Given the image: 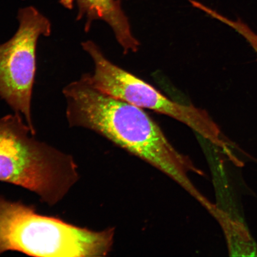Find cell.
I'll return each instance as SVG.
<instances>
[{
  "mask_svg": "<svg viewBox=\"0 0 257 257\" xmlns=\"http://www.w3.org/2000/svg\"><path fill=\"white\" fill-rule=\"evenodd\" d=\"M63 94L70 127L95 132L169 177L199 203L204 201L189 177L204 173L177 150L143 108L99 91L84 75Z\"/></svg>",
  "mask_w": 257,
  "mask_h": 257,
  "instance_id": "obj_1",
  "label": "cell"
},
{
  "mask_svg": "<svg viewBox=\"0 0 257 257\" xmlns=\"http://www.w3.org/2000/svg\"><path fill=\"white\" fill-rule=\"evenodd\" d=\"M22 115L0 118V181L33 192L54 206L79 178L73 157L36 139Z\"/></svg>",
  "mask_w": 257,
  "mask_h": 257,
  "instance_id": "obj_2",
  "label": "cell"
},
{
  "mask_svg": "<svg viewBox=\"0 0 257 257\" xmlns=\"http://www.w3.org/2000/svg\"><path fill=\"white\" fill-rule=\"evenodd\" d=\"M114 235V228L95 231L77 226L0 196V255L16 250L35 256H105Z\"/></svg>",
  "mask_w": 257,
  "mask_h": 257,
  "instance_id": "obj_3",
  "label": "cell"
},
{
  "mask_svg": "<svg viewBox=\"0 0 257 257\" xmlns=\"http://www.w3.org/2000/svg\"><path fill=\"white\" fill-rule=\"evenodd\" d=\"M81 46L94 63V72L84 75L95 88L140 108L174 118L220 148L229 159L233 157L232 149L235 146L223 136L206 111L167 97L149 83L112 63L94 41L83 42Z\"/></svg>",
  "mask_w": 257,
  "mask_h": 257,
  "instance_id": "obj_4",
  "label": "cell"
},
{
  "mask_svg": "<svg viewBox=\"0 0 257 257\" xmlns=\"http://www.w3.org/2000/svg\"><path fill=\"white\" fill-rule=\"evenodd\" d=\"M19 26L11 39L0 44V98L24 117L35 134L31 102L37 69V47L41 37H49V19L33 6L19 10Z\"/></svg>",
  "mask_w": 257,
  "mask_h": 257,
  "instance_id": "obj_5",
  "label": "cell"
},
{
  "mask_svg": "<svg viewBox=\"0 0 257 257\" xmlns=\"http://www.w3.org/2000/svg\"><path fill=\"white\" fill-rule=\"evenodd\" d=\"M64 8L72 9L76 5L78 20L85 19V31L88 32L93 22L102 21L113 32L115 39L125 54L135 53L140 43L134 36L130 21L121 8L119 0H59Z\"/></svg>",
  "mask_w": 257,
  "mask_h": 257,
  "instance_id": "obj_6",
  "label": "cell"
},
{
  "mask_svg": "<svg viewBox=\"0 0 257 257\" xmlns=\"http://www.w3.org/2000/svg\"><path fill=\"white\" fill-rule=\"evenodd\" d=\"M213 18L222 22L225 25L229 26V27L233 29L234 31L240 35L249 44V46L252 48L257 57V33L253 31L249 26L244 23L240 19L232 21L218 14L217 12L215 13Z\"/></svg>",
  "mask_w": 257,
  "mask_h": 257,
  "instance_id": "obj_7",
  "label": "cell"
}]
</instances>
